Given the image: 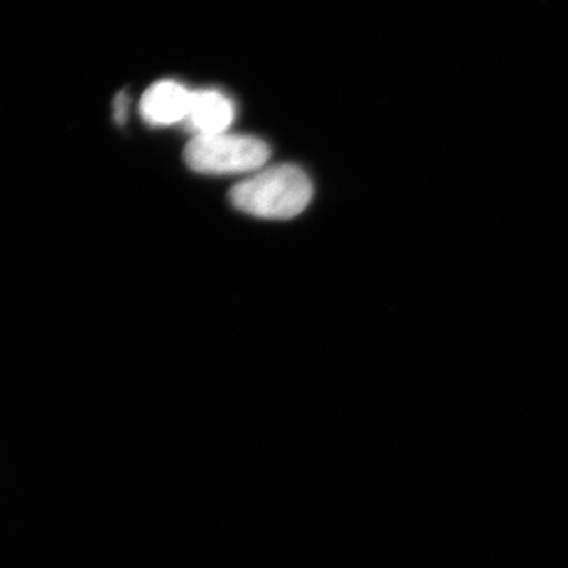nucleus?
<instances>
[{
    "mask_svg": "<svg viewBox=\"0 0 568 568\" xmlns=\"http://www.w3.org/2000/svg\"><path fill=\"white\" fill-rule=\"evenodd\" d=\"M313 196L308 175L293 164L268 168L233 186L231 204L261 219L287 220L304 212Z\"/></svg>",
    "mask_w": 568,
    "mask_h": 568,
    "instance_id": "nucleus-1",
    "label": "nucleus"
},
{
    "mask_svg": "<svg viewBox=\"0 0 568 568\" xmlns=\"http://www.w3.org/2000/svg\"><path fill=\"white\" fill-rule=\"evenodd\" d=\"M183 156L196 173L242 174L260 170L271 156V149L260 138L223 133L193 138Z\"/></svg>",
    "mask_w": 568,
    "mask_h": 568,
    "instance_id": "nucleus-2",
    "label": "nucleus"
},
{
    "mask_svg": "<svg viewBox=\"0 0 568 568\" xmlns=\"http://www.w3.org/2000/svg\"><path fill=\"white\" fill-rule=\"evenodd\" d=\"M192 92L175 81H160L141 100V114L151 125H173L189 115Z\"/></svg>",
    "mask_w": 568,
    "mask_h": 568,
    "instance_id": "nucleus-3",
    "label": "nucleus"
},
{
    "mask_svg": "<svg viewBox=\"0 0 568 568\" xmlns=\"http://www.w3.org/2000/svg\"><path fill=\"white\" fill-rule=\"evenodd\" d=\"M234 104L223 93L201 91L192 93L185 121L196 136L223 134L234 121Z\"/></svg>",
    "mask_w": 568,
    "mask_h": 568,
    "instance_id": "nucleus-4",
    "label": "nucleus"
},
{
    "mask_svg": "<svg viewBox=\"0 0 568 568\" xmlns=\"http://www.w3.org/2000/svg\"><path fill=\"white\" fill-rule=\"evenodd\" d=\"M114 106V119L122 125L126 119V99L123 93L115 99Z\"/></svg>",
    "mask_w": 568,
    "mask_h": 568,
    "instance_id": "nucleus-5",
    "label": "nucleus"
}]
</instances>
